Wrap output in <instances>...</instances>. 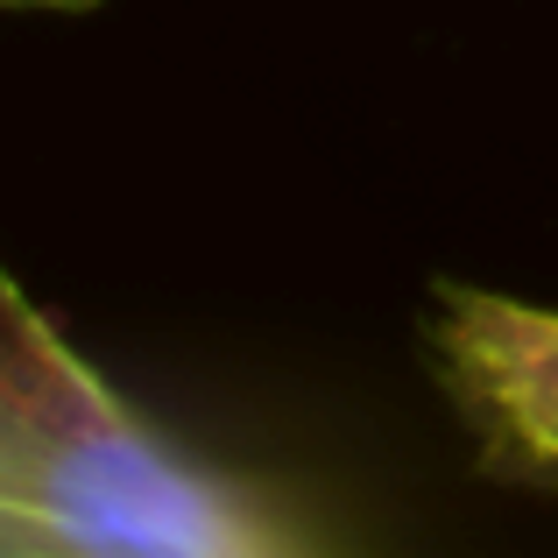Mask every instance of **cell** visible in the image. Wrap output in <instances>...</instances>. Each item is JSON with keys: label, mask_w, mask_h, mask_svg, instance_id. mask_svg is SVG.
<instances>
[{"label": "cell", "mask_w": 558, "mask_h": 558, "mask_svg": "<svg viewBox=\"0 0 558 558\" xmlns=\"http://www.w3.org/2000/svg\"><path fill=\"white\" fill-rule=\"evenodd\" d=\"M0 551L8 558H312L283 495L191 460L50 312L0 276Z\"/></svg>", "instance_id": "6da1fadb"}, {"label": "cell", "mask_w": 558, "mask_h": 558, "mask_svg": "<svg viewBox=\"0 0 558 558\" xmlns=\"http://www.w3.org/2000/svg\"><path fill=\"white\" fill-rule=\"evenodd\" d=\"M417 340L481 466L558 488V304L438 276Z\"/></svg>", "instance_id": "7a4b0ae2"}, {"label": "cell", "mask_w": 558, "mask_h": 558, "mask_svg": "<svg viewBox=\"0 0 558 558\" xmlns=\"http://www.w3.org/2000/svg\"><path fill=\"white\" fill-rule=\"evenodd\" d=\"M8 8H93V0H8Z\"/></svg>", "instance_id": "3957f363"}]
</instances>
